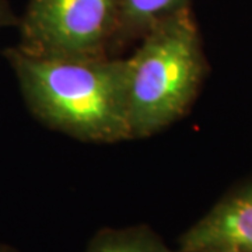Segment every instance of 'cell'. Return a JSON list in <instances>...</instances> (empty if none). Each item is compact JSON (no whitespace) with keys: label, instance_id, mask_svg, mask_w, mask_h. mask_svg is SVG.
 I'll use <instances>...</instances> for the list:
<instances>
[{"label":"cell","instance_id":"1","mask_svg":"<svg viewBox=\"0 0 252 252\" xmlns=\"http://www.w3.org/2000/svg\"><path fill=\"white\" fill-rule=\"evenodd\" d=\"M3 55L27 108L41 124L87 143L132 140L125 58H39L17 46Z\"/></svg>","mask_w":252,"mask_h":252},{"label":"cell","instance_id":"2","mask_svg":"<svg viewBox=\"0 0 252 252\" xmlns=\"http://www.w3.org/2000/svg\"><path fill=\"white\" fill-rule=\"evenodd\" d=\"M207 61L190 7L150 28L125 58L132 139L157 135L184 118L198 97Z\"/></svg>","mask_w":252,"mask_h":252},{"label":"cell","instance_id":"3","mask_svg":"<svg viewBox=\"0 0 252 252\" xmlns=\"http://www.w3.org/2000/svg\"><path fill=\"white\" fill-rule=\"evenodd\" d=\"M119 9L121 0H28L17 48L39 58L117 56Z\"/></svg>","mask_w":252,"mask_h":252},{"label":"cell","instance_id":"4","mask_svg":"<svg viewBox=\"0 0 252 252\" xmlns=\"http://www.w3.org/2000/svg\"><path fill=\"white\" fill-rule=\"evenodd\" d=\"M182 252H252V181L217 202L180 238Z\"/></svg>","mask_w":252,"mask_h":252},{"label":"cell","instance_id":"5","mask_svg":"<svg viewBox=\"0 0 252 252\" xmlns=\"http://www.w3.org/2000/svg\"><path fill=\"white\" fill-rule=\"evenodd\" d=\"M188 7L190 0H121L115 55L139 41L161 20Z\"/></svg>","mask_w":252,"mask_h":252},{"label":"cell","instance_id":"6","mask_svg":"<svg viewBox=\"0 0 252 252\" xmlns=\"http://www.w3.org/2000/svg\"><path fill=\"white\" fill-rule=\"evenodd\" d=\"M86 252H182L174 251L147 225L102 228L91 238Z\"/></svg>","mask_w":252,"mask_h":252},{"label":"cell","instance_id":"7","mask_svg":"<svg viewBox=\"0 0 252 252\" xmlns=\"http://www.w3.org/2000/svg\"><path fill=\"white\" fill-rule=\"evenodd\" d=\"M18 20L20 17L16 16V13L13 11L9 0H0V31L14 26L17 27Z\"/></svg>","mask_w":252,"mask_h":252},{"label":"cell","instance_id":"8","mask_svg":"<svg viewBox=\"0 0 252 252\" xmlns=\"http://www.w3.org/2000/svg\"><path fill=\"white\" fill-rule=\"evenodd\" d=\"M0 252H18L17 250L11 248L9 245H4V244H0Z\"/></svg>","mask_w":252,"mask_h":252},{"label":"cell","instance_id":"9","mask_svg":"<svg viewBox=\"0 0 252 252\" xmlns=\"http://www.w3.org/2000/svg\"><path fill=\"white\" fill-rule=\"evenodd\" d=\"M199 252H213V251H199Z\"/></svg>","mask_w":252,"mask_h":252}]
</instances>
